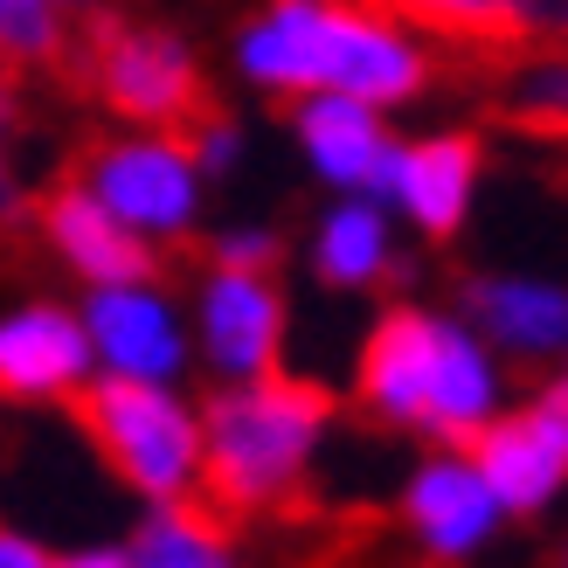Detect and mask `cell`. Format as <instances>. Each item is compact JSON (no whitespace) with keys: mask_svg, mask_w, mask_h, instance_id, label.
I'll return each mask as SVG.
<instances>
[{"mask_svg":"<svg viewBox=\"0 0 568 568\" xmlns=\"http://www.w3.org/2000/svg\"><path fill=\"white\" fill-rule=\"evenodd\" d=\"M0 568H49L42 541L36 534H14V527H0Z\"/></svg>","mask_w":568,"mask_h":568,"instance_id":"cell-23","label":"cell"},{"mask_svg":"<svg viewBox=\"0 0 568 568\" xmlns=\"http://www.w3.org/2000/svg\"><path fill=\"white\" fill-rule=\"evenodd\" d=\"M465 312H471V333L486 339V347H506L520 361H548L568 339V298H561L555 277H520V271L471 277Z\"/></svg>","mask_w":568,"mask_h":568,"instance_id":"cell-12","label":"cell"},{"mask_svg":"<svg viewBox=\"0 0 568 568\" xmlns=\"http://www.w3.org/2000/svg\"><path fill=\"white\" fill-rule=\"evenodd\" d=\"M326 388L312 382H292V375H250V382H230L209 403L202 423V471H194V486H202L215 506H230V514H271L305 478L312 450L326 437Z\"/></svg>","mask_w":568,"mask_h":568,"instance_id":"cell-2","label":"cell"},{"mask_svg":"<svg viewBox=\"0 0 568 568\" xmlns=\"http://www.w3.org/2000/svg\"><path fill=\"white\" fill-rule=\"evenodd\" d=\"M430 354H437V312L395 305L361 347V403L382 423L423 430V388H430Z\"/></svg>","mask_w":568,"mask_h":568,"instance_id":"cell-13","label":"cell"},{"mask_svg":"<svg viewBox=\"0 0 568 568\" xmlns=\"http://www.w3.org/2000/svg\"><path fill=\"white\" fill-rule=\"evenodd\" d=\"M271 257H277V236L271 230H230V236L215 243V264L222 271H264Z\"/></svg>","mask_w":568,"mask_h":568,"instance_id":"cell-21","label":"cell"},{"mask_svg":"<svg viewBox=\"0 0 568 568\" xmlns=\"http://www.w3.org/2000/svg\"><path fill=\"white\" fill-rule=\"evenodd\" d=\"M42 230H49L55 250H63V264L77 277H91V284H146L153 277L146 236H132L119 215H104L91 202V187H63V194H55V202L42 209Z\"/></svg>","mask_w":568,"mask_h":568,"instance_id":"cell-15","label":"cell"},{"mask_svg":"<svg viewBox=\"0 0 568 568\" xmlns=\"http://www.w3.org/2000/svg\"><path fill=\"white\" fill-rule=\"evenodd\" d=\"M98 375L83 320L63 305H21L0 320V395L14 403H49V395H77Z\"/></svg>","mask_w":568,"mask_h":568,"instance_id":"cell-10","label":"cell"},{"mask_svg":"<svg viewBox=\"0 0 568 568\" xmlns=\"http://www.w3.org/2000/svg\"><path fill=\"white\" fill-rule=\"evenodd\" d=\"M243 160V132L236 125H202V146H194V166H209V174H222V166Z\"/></svg>","mask_w":568,"mask_h":568,"instance_id":"cell-22","label":"cell"},{"mask_svg":"<svg viewBox=\"0 0 568 568\" xmlns=\"http://www.w3.org/2000/svg\"><path fill=\"white\" fill-rule=\"evenodd\" d=\"M14 202V174H8V160H0V209Z\"/></svg>","mask_w":568,"mask_h":568,"instance_id":"cell-25","label":"cell"},{"mask_svg":"<svg viewBox=\"0 0 568 568\" xmlns=\"http://www.w3.org/2000/svg\"><path fill=\"white\" fill-rule=\"evenodd\" d=\"M388 264H395L388 215L367 202V194L339 202L320 222V243H312V271H320V284H333V292H361V284H375Z\"/></svg>","mask_w":568,"mask_h":568,"instance_id":"cell-17","label":"cell"},{"mask_svg":"<svg viewBox=\"0 0 568 568\" xmlns=\"http://www.w3.org/2000/svg\"><path fill=\"white\" fill-rule=\"evenodd\" d=\"M403 520L416 527V541L430 548L437 561H471L478 548L499 534V499L486 493V478L471 471V458L444 450V458L416 465L403 486Z\"/></svg>","mask_w":568,"mask_h":568,"instance_id":"cell-9","label":"cell"},{"mask_svg":"<svg viewBox=\"0 0 568 568\" xmlns=\"http://www.w3.org/2000/svg\"><path fill=\"white\" fill-rule=\"evenodd\" d=\"M471 471L486 478L499 514H541L568 478V388H541L520 416L471 430Z\"/></svg>","mask_w":568,"mask_h":568,"instance_id":"cell-4","label":"cell"},{"mask_svg":"<svg viewBox=\"0 0 568 568\" xmlns=\"http://www.w3.org/2000/svg\"><path fill=\"white\" fill-rule=\"evenodd\" d=\"M125 555H132V568H236L222 527L209 514H194V506H181V499H160L125 541Z\"/></svg>","mask_w":568,"mask_h":568,"instance_id":"cell-19","label":"cell"},{"mask_svg":"<svg viewBox=\"0 0 568 568\" xmlns=\"http://www.w3.org/2000/svg\"><path fill=\"white\" fill-rule=\"evenodd\" d=\"M49 568H132V555L125 548H77V555H63V561H49Z\"/></svg>","mask_w":568,"mask_h":568,"instance_id":"cell-24","label":"cell"},{"mask_svg":"<svg viewBox=\"0 0 568 568\" xmlns=\"http://www.w3.org/2000/svg\"><path fill=\"white\" fill-rule=\"evenodd\" d=\"M0 49H14V55H49V49H55V14H49V0H0Z\"/></svg>","mask_w":568,"mask_h":568,"instance_id":"cell-20","label":"cell"},{"mask_svg":"<svg viewBox=\"0 0 568 568\" xmlns=\"http://www.w3.org/2000/svg\"><path fill=\"white\" fill-rule=\"evenodd\" d=\"M104 98L139 125H181L202 111V70L174 36H111L104 42Z\"/></svg>","mask_w":568,"mask_h":568,"instance_id":"cell-11","label":"cell"},{"mask_svg":"<svg viewBox=\"0 0 568 568\" xmlns=\"http://www.w3.org/2000/svg\"><path fill=\"white\" fill-rule=\"evenodd\" d=\"M77 423L98 444V458L146 499H187L202 471V423L166 382L98 375L77 395Z\"/></svg>","mask_w":568,"mask_h":568,"instance_id":"cell-3","label":"cell"},{"mask_svg":"<svg viewBox=\"0 0 568 568\" xmlns=\"http://www.w3.org/2000/svg\"><path fill=\"white\" fill-rule=\"evenodd\" d=\"M91 202L119 215L132 236H181L202 209V166L181 139H132L91 160Z\"/></svg>","mask_w":568,"mask_h":568,"instance_id":"cell-5","label":"cell"},{"mask_svg":"<svg viewBox=\"0 0 568 568\" xmlns=\"http://www.w3.org/2000/svg\"><path fill=\"white\" fill-rule=\"evenodd\" d=\"M403 21L465 42H527L561 28V0H388Z\"/></svg>","mask_w":568,"mask_h":568,"instance_id":"cell-18","label":"cell"},{"mask_svg":"<svg viewBox=\"0 0 568 568\" xmlns=\"http://www.w3.org/2000/svg\"><path fill=\"white\" fill-rule=\"evenodd\" d=\"M471 187H478V146L471 139H423V146H395L367 181V202H395L423 236H458V222L471 215Z\"/></svg>","mask_w":568,"mask_h":568,"instance_id":"cell-8","label":"cell"},{"mask_svg":"<svg viewBox=\"0 0 568 568\" xmlns=\"http://www.w3.org/2000/svg\"><path fill=\"white\" fill-rule=\"evenodd\" d=\"M298 139H305V160L320 166L333 187H361V194H367V181H375V166L388 153V132L375 119V104L339 98V91H305Z\"/></svg>","mask_w":568,"mask_h":568,"instance_id":"cell-16","label":"cell"},{"mask_svg":"<svg viewBox=\"0 0 568 568\" xmlns=\"http://www.w3.org/2000/svg\"><path fill=\"white\" fill-rule=\"evenodd\" d=\"M499 416V367L493 347L465 320H437V354H430V388H423V430L430 437H471Z\"/></svg>","mask_w":568,"mask_h":568,"instance_id":"cell-14","label":"cell"},{"mask_svg":"<svg viewBox=\"0 0 568 568\" xmlns=\"http://www.w3.org/2000/svg\"><path fill=\"white\" fill-rule=\"evenodd\" d=\"M83 339L104 375L125 382H174L187 367V326L174 298H160L153 284H91Z\"/></svg>","mask_w":568,"mask_h":568,"instance_id":"cell-6","label":"cell"},{"mask_svg":"<svg viewBox=\"0 0 568 568\" xmlns=\"http://www.w3.org/2000/svg\"><path fill=\"white\" fill-rule=\"evenodd\" d=\"M0 119H8V77H0Z\"/></svg>","mask_w":568,"mask_h":568,"instance_id":"cell-26","label":"cell"},{"mask_svg":"<svg viewBox=\"0 0 568 568\" xmlns=\"http://www.w3.org/2000/svg\"><path fill=\"white\" fill-rule=\"evenodd\" d=\"M236 63L264 91H339L361 104H403L423 91V49L361 8L333 0H277L243 36Z\"/></svg>","mask_w":568,"mask_h":568,"instance_id":"cell-1","label":"cell"},{"mask_svg":"<svg viewBox=\"0 0 568 568\" xmlns=\"http://www.w3.org/2000/svg\"><path fill=\"white\" fill-rule=\"evenodd\" d=\"M194 326H202V354L222 382H250L271 375L284 354V298L264 271H209L202 305H194Z\"/></svg>","mask_w":568,"mask_h":568,"instance_id":"cell-7","label":"cell"}]
</instances>
